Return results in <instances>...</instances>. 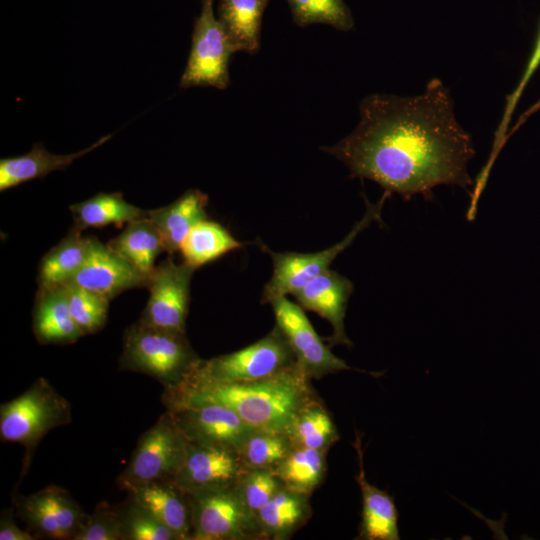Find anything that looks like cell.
<instances>
[{
    "label": "cell",
    "instance_id": "cell-1",
    "mask_svg": "<svg viewBox=\"0 0 540 540\" xmlns=\"http://www.w3.org/2000/svg\"><path fill=\"white\" fill-rule=\"evenodd\" d=\"M359 115L350 134L321 148L352 177L372 180L404 199L430 197L438 185L472 184V137L457 121L451 92L439 78L415 96L370 94L360 102Z\"/></svg>",
    "mask_w": 540,
    "mask_h": 540
},
{
    "label": "cell",
    "instance_id": "cell-2",
    "mask_svg": "<svg viewBox=\"0 0 540 540\" xmlns=\"http://www.w3.org/2000/svg\"><path fill=\"white\" fill-rule=\"evenodd\" d=\"M311 379L298 365L249 382H203L184 380L166 389L168 407L195 402L223 404L256 430L287 434L299 412L319 399Z\"/></svg>",
    "mask_w": 540,
    "mask_h": 540
},
{
    "label": "cell",
    "instance_id": "cell-3",
    "mask_svg": "<svg viewBox=\"0 0 540 540\" xmlns=\"http://www.w3.org/2000/svg\"><path fill=\"white\" fill-rule=\"evenodd\" d=\"M200 360L185 333L139 320L125 333L120 366L152 376L168 389L183 382Z\"/></svg>",
    "mask_w": 540,
    "mask_h": 540
},
{
    "label": "cell",
    "instance_id": "cell-4",
    "mask_svg": "<svg viewBox=\"0 0 540 540\" xmlns=\"http://www.w3.org/2000/svg\"><path fill=\"white\" fill-rule=\"evenodd\" d=\"M71 421L69 402L39 378L23 394L0 407V437L22 444L27 452L55 427Z\"/></svg>",
    "mask_w": 540,
    "mask_h": 540
},
{
    "label": "cell",
    "instance_id": "cell-5",
    "mask_svg": "<svg viewBox=\"0 0 540 540\" xmlns=\"http://www.w3.org/2000/svg\"><path fill=\"white\" fill-rule=\"evenodd\" d=\"M296 363L282 331L275 326L264 338L233 353L200 360L185 380L249 382L271 377Z\"/></svg>",
    "mask_w": 540,
    "mask_h": 540
},
{
    "label": "cell",
    "instance_id": "cell-6",
    "mask_svg": "<svg viewBox=\"0 0 540 540\" xmlns=\"http://www.w3.org/2000/svg\"><path fill=\"white\" fill-rule=\"evenodd\" d=\"M191 508V540L263 539L254 514L236 484L187 495Z\"/></svg>",
    "mask_w": 540,
    "mask_h": 540
},
{
    "label": "cell",
    "instance_id": "cell-7",
    "mask_svg": "<svg viewBox=\"0 0 540 540\" xmlns=\"http://www.w3.org/2000/svg\"><path fill=\"white\" fill-rule=\"evenodd\" d=\"M187 444L170 414H163L139 439L118 478L120 486L128 490L153 482H171L183 464Z\"/></svg>",
    "mask_w": 540,
    "mask_h": 540
},
{
    "label": "cell",
    "instance_id": "cell-8",
    "mask_svg": "<svg viewBox=\"0 0 540 540\" xmlns=\"http://www.w3.org/2000/svg\"><path fill=\"white\" fill-rule=\"evenodd\" d=\"M201 3L200 14L194 23L191 51L180 79V86L182 88L212 86L225 89L230 85V59L237 49L215 17L214 0H201Z\"/></svg>",
    "mask_w": 540,
    "mask_h": 540
},
{
    "label": "cell",
    "instance_id": "cell-9",
    "mask_svg": "<svg viewBox=\"0 0 540 540\" xmlns=\"http://www.w3.org/2000/svg\"><path fill=\"white\" fill-rule=\"evenodd\" d=\"M391 193L385 191L381 199L376 204L367 202V211L363 218L354 226L350 233L337 244L316 253H296V252H273L264 247L270 254L273 261V274L265 285L262 293V303L271 300L293 295L301 289L308 281L329 269L333 260L351 245L355 237L371 222L379 219L381 209L386 198Z\"/></svg>",
    "mask_w": 540,
    "mask_h": 540
},
{
    "label": "cell",
    "instance_id": "cell-10",
    "mask_svg": "<svg viewBox=\"0 0 540 540\" xmlns=\"http://www.w3.org/2000/svg\"><path fill=\"white\" fill-rule=\"evenodd\" d=\"M168 413L188 442L203 446L237 452L256 430L231 408L214 402L177 404Z\"/></svg>",
    "mask_w": 540,
    "mask_h": 540
},
{
    "label": "cell",
    "instance_id": "cell-11",
    "mask_svg": "<svg viewBox=\"0 0 540 540\" xmlns=\"http://www.w3.org/2000/svg\"><path fill=\"white\" fill-rule=\"evenodd\" d=\"M195 268L183 262L166 261L150 275V296L140 321L161 329L185 333L190 299V281Z\"/></svg>",
    "mask_w": 540,
    "mask_h": 540
},
{
    "label": "cell",
    "instance_id": "cell-12",
    "mask_svg": "<svg viewBox=\"0 0 540 540\" xmlns=\"http://www.w3.org/2000/svg\"><path fill=\"white\" fill-rule=\"evenodd\" d=\"M269 303L276 326L289 343L296 362L310 378L352 369L323 343L299 304L291 302L286 296L277 297Z\"/></svg>",
    "mask_w": 540,
    "mask_h": 540
},
{
    "label": "cell",
    "instance_id": "cell-13",
    "mask_svg": "<svg viewBox=\"0 0 540 540\" xmlns=\"http://www.w3.org/2000/svg\"><path fill=\"white\" fill-rule=\"evenodd\" d=\"M17 509L38 535L58 540H73L88 517L67 491L56 486L20 497Z\"/></svg>",
    "mask_w": 540,
    "mask_h": 540
},
{
    "label": "cell",
    "instance_id": "cell-14",
    "mask_svg": "<svg viewBox=\"0 0 540 540\" xmlns=\"http://www.w3.org/2000/svg\"><path fill=\"white\" fill-rule=\"evenodd\" d=\"M247 470L235 451L188 442L183 464L171 482L190 495L235 485Z\"/></svg>",
    "mask_w": 540,
    "mask_h": 540
},
{
    "label": "cell",
    "instance_id": "cell-15",
    "mask_svg": "<svg viewBox=\"0 0 540 540\" xmlns=\"http://www.w3.org/2000/svg\"><path fill=\"white\" fill-rule=\"evenodd\" d=\"M70 281L111 300L125 290L147 286L149 278L108 244L90 237L87 258Z\"/></svg>",
    "mask_w": 540,
    "mask_h": 540
},
{
    "label": "cell",
    "instance_id": "cell-16",
    "mask_svg": "<svg viewBox=\"0 0 540 540\" xmlns=\"http://www.w3.org/2000/svg\"><path fill=\"white\" fill-rule=\"evenodd\" d=\"M353 292L352 282L336 271L327 269L310 281L293 296L303 308L328 320L333 328L328 338L330 346H352L346 335L344 317L349 297Z\"/></svg>",
    "mask_w": 540,
    "mask_h": 540
},
{
    "label": "cell",
    "instance_id": "cell-17",
    "mask_svg": "<svg viewBox=\"0 0 540 540\" xmlns=\"http://www.w3.org/2000/svg\"><path fill=\"white\" fill-rule=\"evenodd\" d=\"M358 455L359 473L356 481L362 495L361 522L358 539L364 540H399V513L394 498L384 490L369 483L363 469V451L361 438L356 432L353 443Z\"/></svg>",
    "mask_w": 540,
    "mask_h": 540
},
{
    "label": "cell",
    "instance_id": "cell-18",
    "mask_svg": "<svg viewBox=\"0 0 540 540\" xmlns=\"http://www.w3.org/2000/svg\"><path fill=\"white\" fill-rule=\"evenodd\" d=\"M130 498L169 527L179 540H191L192 522L188 496L172 482H153L128 489Z\"/></svg>",
    "mask_w": 540,
    "mask_h": 540
},
{
    "label": "cell",
    "instance_id": "cell-19",
    "mask_svg": "<svg viewBox=\"0 0 540 540\" xmlns=\"http://www.w3.org/2000/svg\"><path fill=\"white\" fill-rule=\"evenodd\" d=\"M33 328L38 341L44 344L72 343L84 335L70 314L63 284L39 288Z\"/></svg>",
    "mask_w": 540,
    "mask_h": 540
},
{
    "label": "cell",
    "instance_id": "cell-20",
    "mask_svg": "<svg viewBox=\"0 0 540 540\" xmlns=\"http://www.w3.org/2000/svg\"><path fill=\"white\" fill-rule=\"evenodd\" d=\"M111 137L112 134L106 135L92 146L66 155L52 154L42 143H35L30 152L25 155L2 158L0 160V190L5 191L32 179L42 178L53 171L65 170L76 159L101 146Z\"/></svg>",
    "mask_w": 540,
    "mask_h": 540
},
{
    "label": "cell",
    "instance_id": "cell-21",
    "mask_svg": "<svg viewBox=\"0 0 540 540\" xmlns=\"http://www.w3.org/2000/svg\"><path fill=\"white\" fill-rule=\"evenodd\" d=\"M208 197L199 190H188L173 203L149 210L148 218L159 231L166 252L172 254L190 230L206 218Z\"/></svg>",
    "mask_w": 540,
    "mask_h": 540
},
{
    "label": "cell",
    "instance_id": "cell-22",
    "mask_svg": "<svg viewBox=\"0 0 540 540\" xmlns=\"http://www.w3.org/2000/svg\"><path fill=\"white\" fill-rule=\"evenodd\" d=\"M309 495L282 486L257 512L263 539L290 538L311 517Z\"/></svg>",
    "mask_w": 540,
    "mask_h": 540
},
{
    "label": "cell",
    "instance_id": "cell-23",
    "mask_svg": "<svg viewBox=\"0 0 540 540\" xmlns=\"http://www.w3.org/2000/svg\"><path fill=\"white\" fill-rule=\"evenodd\" d=\"M270 0H220L218 20L237 52H258L263 14Z\"/></svg>",
    "mask_w": 540,
    "mask_h": 540
},
{
    "label": "cell",
    "instance_id": "cell-24",
    "mask_svg": "<svg viewBox=\"0 0 540 540\" xmlns=\"http://www.w3.org/2000/svg\"><path fill=\"white\" fill-rule=\"evenodd\" d=\"M108 246L148 278L155 269V259L166 251L159 231L148 217L128 223Z\"/></svg>",
    "mask_w": 540,
    "mask_h": 540
},
{
    "label": "cell",
    "instance_id": "cell-25",
    "mask_svg": "<svg viewBox=\"0 0 540 540\" xmlns=\"http://www.w3.org/2000/svg\"><path fill=\"white\" fill-rule=\"evenodd\" d=\"M74 228L81 231L88 227H103L114 224L121 226L147 218L149 210H143L126 202L121 193H98L97 195L70 205Z\"/></svg>",
    "mask_w": 540,
    "mask_h": 540
},
{
    "label": "cell",
    "instance_id": "cell-26",
    "mask_svg": "<svg viewBox=\"0 0 540 540\" xmlns=\"http://www.w3.org/2000/svg\"><path fill=\"white\" fill-rule=\"evenodd\" d=\"M80 232L73 228L42 258L38 276L39 288L68 282L83 266L88 255L90 238L81 236Z\"/></svg>",
    "mask_w": 540,
    "mask_h": 540
},
{
    "label": "cell",
    "instance_id": "cell-27",
    "mask_svg": "<svg viewBox=\"0 0 540 540\" xmlns=\"http://www.w3.org/2000/svg\"><path fill=\"white\" fill-rule=\"evenodd\" d=\"M327 450L294 446L273 471L287 488L310 494L322 483Z\"/></svg>",
    "mask_w": 540,
    "mask_h": 540
},
{
    "label": "cell",
    "instance_id": "cell-28",
    "mask_svg": "<svg viewBox=\"0 0 540 540\" xmlns=\"http://www.w3.org/2000/svg\"><path fill=\"white\" fill-rule=\"evenodd\" d=\"M241 246L222 225L204 219L190 230L179 250L184 262L196 269Z\"/></svg>",
    "mask_w": 540,
    "mask_h": 540
},
{
    "label": "cell",
    "instance_id": "cell-29",
    "mask_svg": "<svg viewBox=\"0 0 540 540\" xmlns=\"http://www.w3.org/2000/svg\"><path fill=\"white\" fill-rule=\"evenodd\" d=\"M293 446L327 450L339 440L335 422L321 399L306 405L287 432Z\"/></svg>",
    "mask_w": 540,
    "mask_h": 540
},
{
    "label": "cell",
    "instance_id": "cell-30",
    "mask_svg": "<svg viewBox=\"0 0 540 540\" xmlns=\"http://www.w3.org/2000/svg\"><path fill=\"white\" fill-rule=\"evenodd\" d=\"M293 443L284 432L254 430L237 454L247 469H274L289 454Z\"/></svg>",
    "mask_w": 540,
    "mask_h": 540
},
{
    "label": "cell",
    "instance_id": "cell-31",
    "mask_svg": "<svg viewBox=\"0 0 540 540\" xmlns=\"http://www.w3.org/2000/svg\"><path fill=\"white\" fill-rule=\"evenodd\" d=\"M294 23L299 27L327 24L340 31H350L354 19L344 0H287Z\"/></svg>",
    "mask_w": 540,
    "mask_h": 540
},
{
    "label": "cell",
    "instance_id": "cell-32",
    "mask_svg": "<svg viewBox=\"0 0 540 540\" xmlns=\"http://www.w3.org/2000/svg\"><path fill=\"white\" fill-rule=\"evenodd\" d=\"M63 285L70 314L82 333L99 331L106 322L110 300L72 281Z\"/></svg>",
    "mask_w": 540,
    "mask_h": 540
},
{
    "label": "cell",
    "instance_id": "cell-33",
    "mask_svg": "<svg viewBox=\"0 0 540 540\" xmlns=\"http://www.w3.org/2000/svg\"><path fill=\"white\" fill-rule=\"evenodd\" d=\"M123 539L179 540L169 527L132 499L129 507L123 511Z\"/></svg>",
    "mask_w": 540,
    "mask_h": 540
},
{
    "label": "cell",
    "instance_id": "cell-34",
    "mask_svg": "<svg viewBox=\"0 0 540 540\" xmlns=\"http://www.w3.org/2000/svg\"><path fill=\"white\" fill-rule=\"evenodd\" d=\"M283 485L275 472L266 468L248 469L236 483L243 501L256 515Z\"/></svg>",
    "mask_w": 540,
    "mask_h": 540
},
{
    "label": "cell",
    "instance_id": "cell-35",
    "mask_svg": "<svg viewBox=\"0 0 540 540\" xmlns=\"http://www.w3.org/2000/svg\"><path fill=\"white\" fill-rule=\"evenodd\" d=\"M73 540H123V511L99 503Z\"/></svg>",
    "mask_w": 540,
    "mask_h": 540
},
{
    "label": "cell",
    "instance_id": "cell-36",
    "mask_svg": "<svg viewBox=\"0 0 540 540\" xmlns=\"http://www.w3.org/2000/svg\"><path fill=\"white\" fill-rule=\"evenodd\" d=\"M539 66H540V28H539V32L535 41L534 48L528 59L527 65L525 66L522 76L516 88L506 99V105H505V109L502 115V119L498 125V128L495 131V138H494L492 151L499 152L500 148L503 146L506 139L507 129L511 121V117L518 104V101L521 98L524 92V89L529 83L531 77L536 72Z\"/></svg>",
    "mask_w": 540,
    "mask_h": 540
},
{
    "label": "cell",
    "instance_id": "cell-37",
    "mask_svg": "<svg viewBox=\"0 0 540 540\" xmlns=\"http://www.w3.org/2000/svg\"><path fill=\"white\" fill-rule=\"evenodd\" d=\"M27 531L21 530L13 521L10 512L2 513L0 521V540H35Z\"/></svg>",
    "mask_w": 540,
    "mask_h": 540
}]
</instances>
